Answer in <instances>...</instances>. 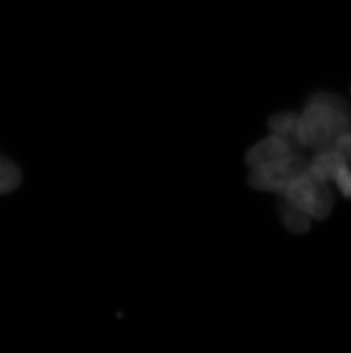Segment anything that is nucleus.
I'll use <instances>...</instances> for the list:
<instances>
[{
    "instance_id": "nucleus-7",
    "label": "nucleus",
    "mask_w": 351,
    "mask_h": 353,
    "mask_svg": "<svg viewBox=\"0 0 351 353\" xmlns=\"http://www.w3.org/2000/svg\"><path fill=\"white\" fill-rule=\"evenodd\" d=\"M299 117L300 114H293V112H281L273 116L269 119L268 126L273 134L298 143L297 132H298Z\"/></svg>"
},
{
    "instance_id": "nucleus-6",
    "label": "nucleus",
    "mask_w": 351,
    "mask_h": 353,
    "mask_svg": "<svg viewBox=\"0 0 351 353\" xmlns=\"http://www.w3.org/2000/svg\"><path fill=\"white\" fill-rule=\"evenodd\" d=\"M279 196V215L285 228L291 231L292 234H305L310 227V217L304 210L293 205L284 194Z\"/></svg>"
},
{
    "instance_id": "nucleus-3",
    "label": "nucleus",
    "mask_w": 351,
    "mask_h": 353,
    "mask_svg": "<svg viewBox=\"0 0 351 353\" xmlns=\"http://www.w3.org/2000/svg\"><path fill=\"white\" fill-rule=\"evenodd\" d=\"M308 167L301 154H295L279 163L252 168L248 182L258 190L284 194L292 181L307 172Z\"/></svg>"
},
{
    "instance_id": "nucleus-1",
    "label": "nucleus",
    "mask_w": 351,
    "mask_h": 353,
    "mask_svg": "<svg viewBox=\"0 0 351 353\" xmlns=\"http://www.w3.org/2000/svg\"><path fill=\"white\" fill-rule=\"evenodd\" d=\"M351 128V108L343 97L318 92L309 97L299 117L297 141L317 151L334 148L337 141Z\"/></svg>"
},
{
    "instance_id": "nucleus-4",
    "label": "nucleus",
    "mask_w": 351,
    "mask_h": 353,
    "mask_svg": "<svg viewBox=\"0 0 351 353\" xmlns=\"http://www.w3.org/2000/svg\"><path fill=\"white\" fill-rule=\"evenodd\" d=\"M299 144L272 134L252 147L246 154V163L252 168L279 163L298 154Z\"/></svg>"
},
{
    "instance_id": "nucleus-8",
    "label": "nucleus",
    "mask_w": 351,
    "mask_h": 353,
    "mask_svg": "<svg viewBox=\"0 0 351 353\" xmlns=\"http://www.w3.org/2000/svg\"><path fill=\"white\" fill-rule=\"evenodd\" d=\"M22 181V174L17 165L0 156V194H8L17 190Z\"/></svg>"
},
{
    "instance_id": "nucleus-9",
    "label": "nucleus",
    "mask_w": 351,
    "mask_h": 353,
    "mask_svg": "<svg viewBox=\"0 0 351 353\" xmlns=\"http://www.w3.org/2000/svg\"><path fill=\"white\" fill-rule=\"evenodd\" d=\"M335 183L339 190L345 198L351 199V168L347 165L335 177Z\"/></svg>"
},
{
    "instance_id": "nucleus-5",
    "label": "nucleus",
    "mask_w": 351,
    "mask_h": 353,
    "mask_svg": "<svg viewBox=\"0 0 351 353\" xmlns=\"http://www.w3.org/2000/svg\"><path fill=\"white\" fill-rule=\"evenodd\" d=\"M347 165L348 160L335 148H331L318 151L312 163H309L308 172L317 180L328 183V181H334Z\"/></svg>"
},
{
    "instance_id": "nucleus-10",
    "label": "nucleus",
    "mask_w": 351,
    "mask_h": 353,
    "mask_svg": "<svg viewBox=\"0 0 351 353\" xmlns=\"http://www.w3.org/2000/svg\"><path fill=\"white\" fill-rule=\"evenodd\" d=\"M335 149L345 158L351 161V130L343 134L334 145Z\"/></svg>"
},
{
    "instance_id": "nucleus-2",
    "label": "nucleus",
    "mask_w": 351,
    "mask_h": 353,
    "mask_svg": "<svg viewBox=\"0 0 351 353\" xmlns=\"http://www.w3.org/2000/svg\"><path fill=\"white\" fill-rule=\"evenodd\" d=\"M284 196L310 219L323 220L333 208V196L328 185L312 176L308 170L292 181Z\"/></svg>"
}]
</instances>
